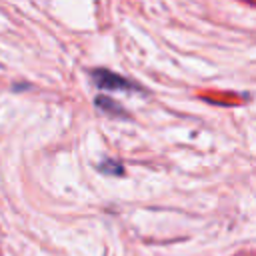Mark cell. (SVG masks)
Segmentation results:
<instances>
[{
    "mask_svg": "<svg viewBox=\"0 0 256 256\" xmlns=\"http://www.w3.org/2000/svg\"><path fill=\"white\" fill-rule=\"evenodd\" d=\"M90 76H92V82L102 90H142L132 80H128L112 70H106V68H96L90 72Z\"/></svg>",
    "mask_w": 256,
    "mask_h": 256,
    "instance_id": "1",
    "label": "cell"
},
{
    "mask_svg": "<svg viewBox=\"0 0 256 256\" xmlns=\"http://www.w3.org/2000/svg\"><path fill=\"white\" fill-rule=\"evenodd\" d=\"M94 104H96L102 112H106V114L120 116V118H126V116H128V114H126V110H124L118 102H114L112 98H108V96H98V98L94 100Z\"/></svg>",
    "mask_w": 256,
    "mask_h": 256,
    "instance_id": "2",
    "label": "cell"
},
{
    "mask_svg": "<svg viewBox=\"0 0 256 256\" xmlns=\"http://www.w3.org/2000/svg\"><path fill=\"white\" fill-rule=\"evenodd\" d=\"M100 170H102V172H106V174H112V172H114V174H118V176H122V174H124V168H122L116 160H106V162H102V164H100Z\"/></svg>",
    "mask_w": 256,
    "mask_h": 256,
    "instance_id": "3",
    "label": "cell"
}]
</instances>
